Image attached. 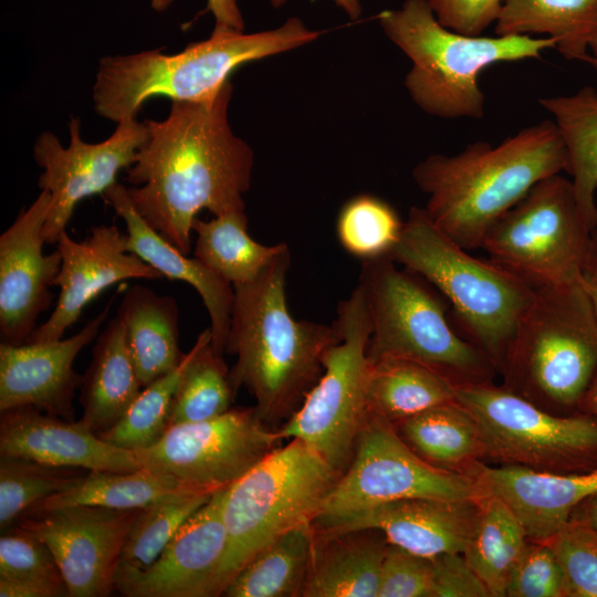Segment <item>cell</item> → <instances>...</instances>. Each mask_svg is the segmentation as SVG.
Returning <instances> with one entry per match:
<instances>
[{
    "label": "cell",
    "mask_w": 597,
    "mask_h": 597,
    "mask_svg": "<svg viewBox=\"0 0 597 597\" xmlns=\"http://www.w3.org/2000/svg\"><path fill=\"white\" fill-rule=\"evenodd\" d=\"M232 88L229 81L211 97L172 101L165 119L144 121L147 137L127 168L133 206L185 254L200 211H245L254 153L230 126Z\"/></svg>",
    "instance_id": "1"
},
{
    "label": "cell",
    "mask_w": 597,
    "mask_h": 597,
    "mask_svg": "<svg viewBox=\"0 0 597 597\" xmlns=\"http://www.w3.org/2000/svg\"><path fill=\"white\" fill-rule=\"evenodd\" d=\"M290 249L252 282L233 285L234 301L224 354L235 356L229 371L237 391L244 386L268 425L285 422L323 373L325 353L341 339L333 322L297 321L286 304Z\"/></svg>",
    "instance_id": "2"
},
{
    "label": "cell",
    "mask_w": 597,
    "mask_h": 597,
    "mask_svg": "<svg viewBox=\"0 0 597 597\" xmlns=\"http://www.w3.org/2000/svg\"><path fill=\"white\" fill-rule=\"evenodd\" d=\"M567 169V151L554 121L521 129L496 146L469 144L455 155L433 154L412 178L427 195L432 222L460 247L482 248L491 227L538 181Z\"/></svg>",
    "instance_id": "3"
},
{
    "label": "cell",
    "mask_w": 597,
    "mask_h": 597,
    "mask_svg": "<svg viewBox=\"0 0 597 597\" xmlns=\"http://www.w3.org/2000/svg\"><path fill=\"white\" fill-rule=\"evenodd\" d=\"M320 35L294 17L276 29L254 33L213 30L208 39L176 54L148 50L103 56L93 85L94 108L102 117L119 123L136 118L151 97L171 102L208 98L243 64L297 49Z\"/></svg>",
    "instance_id": "4"
},
{
    "label": "cell",
    "mask_w": 597,
    "mask_h": 597,
    "mask_svg": "<svg viewBox=\"0 0 597 597\" xmlns=\"http://www.w3.org/2000/svg\"><path fill=\"white\" fill-rule=\"evenodd\" d=\"M379 24L411 61L404 85L425 113L448 119L484 115L480 73L499 62L540 59L555 49L552 38L530 35L471 36L441 25L427 0H405L384 10Z\"/></svg>",
    "instance_id": "5"
},
{
    "label": "cell",
    "mask_w": 597,
    "mask_h": 597,
    "mask_svg": "<svg viewBox=\"0 0 597 597\" xmlns=\"http://www.w3.org/2000/svg\"><path fill=\"white\" fill-rule=\"evenodd\" d=\"M390 258L446 298L463 336L501 373L535 290L491 259L471 255L420 207L410 208Z\"/></svg>",
    "instance_id": "6"
},
{
    "label": "cell",
    "mask_w": 597,
    "mask_h": 597,
    "mask_svg": "<svg viewBox=\"0 0 597 597\" xmlns=\"http://www.w3.org/2000/svg\"><path fill=\"white\" fill-rule=\"evenodd\" d=\"M371 332L367 354L422 363L459 386L492 383L489 357L451 325L443 297L390 256L363 261L357 284Z\"/></svg>",
    "instance_id": "7"
},
{
    "label": "cell",
    "mask_w": 597,
    "mask_h": 597,
    "mask_svg": "<svg viewBox=\"0 0 597 597\" xmlns=\"http://www.w3.org/2000/svg\"><path fill=\"white\" fill-rule=\"evenodd\" d=\"M501 373L504 387L544 409L582 402L597 373V320L582 281L535 290Z\"/></svg>",
    "instance_id": "8"
},
{
    "label": "cell",
    "mask_w": 597,
    "mask_h": 597,
    "mask_svg": "<svg viewBox=\"0 0 597 597\" xmlns=\"http://www.w3.org/2000/svg\"><path fill=\"white\" fill-rule=\"evenodd\" d=\"M339 476L310 446L291 439L228 486L222 504L228 533L223 589L264 546L312 523Z\"/></svg>",
    "instance_id": "9"
},
{
    "label": "cell",
    "mask_w": 597,
    "mask_h": 597,
    "mask_svg": "<svg viewBox=\"0 0 597 597\" xmlns=\"http://www.w3.org/2000/svg\"><path fill=\"white\" fill-rule=\"evenodd\" d=\"M591 233L570 179L561 174L538 181L486 233L482 248L533 290L583 279Z\"/></svg>",
    "instance_id": "10"
},
{
    "label": "cell",
    "mask_w": 597,
    "mask_h": 597,
    "mask_svg": "<svg viewBox=\"0 0 597 597\" xmlns=\"http://www.w3.org/2000/svg\"><path fill=\"white\" fill-rule=\"evenodd\" d=\"M334 323L341 339L325 353L320 379L276 431L282 439L305 442L342 474L352 461L368 416L367 349L371 326L358 285L339 301Z\"/></svg>",
    "instance_id": "11"
},
{
    "label": "cell",
    "mask_w": 597,
    "mask_h": 597,
    "mask_svg": "<svg viewBox=\"0 0 597 597\" xmlns=\"http://www.w3.org/2000/svg\"><path fill=\"white\" fill-rule=\"evenodd\" d=\"M455 400L478 425L482 458L503 465L562 472L597 451V421L590 417L555 416L492 383L459 386Z\"/></svg>",
    "instance_id": "12"
},
{
    "label": "cell",
    "mask_w": 597,
    "mask_h": 597,
    "mask_svg": "<svg viewBox=\"0 0 597 597\" xmlns=\"http://www.w3.org/2000/svg\"><path fill=\"white\" fill-rule=\"evenodd\" d=\"M482 495L469 473L426 462L407 446L392 423L368 412L348 468L313 522L400 499L476 500Z\"/></svg>",
    "instance_id": "13"
},
{
    "label": "cell",
    "mask_w": 597,
    "mask_h": 597,
    "mask_svg": "<svg viewBox=\"0 0 597 597\" xmlns=\"http://www.w3.org/2000/svg\"><path fill=\"white\" fill-rule=\"evenodd\" d=\"M282 440L255 407L231 408L211 419L170 426L155 444L135 453L142 468L213 493L230 486Z\"/></svg>",
    "instance_id": "14"
},
{
    "label": "cell",
    "mask_w": 597,
    "mask_h": 597,
    "mask_svg": "<svg viewBox=\"0 0 597 597\" xmlns=\"http://www.w3.org/2000/svg\"><path fill=\"white\" fill-rule=\"evenodd\" d=\"M80 119L71 118L70 145L64 147L51 132L39 135L33 146L36 164L43 168L38 186L51 195L43 227L45 243L55 244L76 205L93 195H103L116 182L117 174L129 168L147 137L145 123L135 118L117 123L104 142L86 143L80 135Z\"/></svg>",
    "instance_id": "15"
},
{
    "label": "cell",
    "mask_w": 597,
    "mask_h": 597,
    "mask_svg": "<svg viewBox=\"0 0 597 597\" xmlns=\"http://www.w3.org/2000/svg\"><path fill=\"white\" fill-rule=\"evenodd\" d=\"M137 512L83 504L31 509L14 525L48 545L69 597H106L115 590L119 556Z\"/></svg>",
    "instance_id": "16"
},
{
    "label": "cell",
    "mask_w": 597,
    "mask_h": 597,
    "mask_svg": "<svg viewBox=\"0 0 597 597\" xmlns=\"http://www.w3.org/2000/svg\"><path fill=\"white\" fill-rule=\"evenodd\" d=\"M226 489L216 491L181 525L148 567L117 569L115 590L126 597L221 596L228 551L222 516Z\"/></svg>",
    "instance_id": "17"
},
{
    "label": "cell",
    "mask_w": 597,
    "mask_h": 597,
    "mask_svg": "<svg viewBox=\"0 0 597 597\" xmlns=\"http://www.w3.org/2000/svg\"><path fill=\"white\" fill-rule=\"evenodd\" d=\"M50 206V192L41 190L0 235L1 343H27L39 326L40 314L53 303L50 287L60 272L62 258L57 249L43 253L42 232Z\"/></svg>",
    "instance_id": "18"
},
{
    "label": "cell",
    "mask_w": 597,
    "mask_h": 597,
    "mask_svg": "<svg viewBox=\"0 0 597 597\" xmlns=\"http://www.w3.org/2000/svg\"><path fill=\"white\" fill-rule=\"evenodd\" d=\"M126 233L115 224L92 227L83 241L66 231L56 241L62 263L53 286L60 294L49 318L39 325L27 343L61 339L81 316L83 308L107 287L129 279L164 277L143 259L126 249Z\"/></svg>",
    "instance_id": "19"
},
{
    "label": "cell",
    "mask_w": 597,
    "mask_h": 597,
    "mask_svg": "<svg viewBox=\"0 0 597 597\" xmlns=\"http://www.w3.org/2000/svg\"><path fill=\"white\" fill-rule=\"evenodd\" d=\"M113 300L76 334L56 341L0 344V410L30 406L73 421L72 405L82 377L73 369L81 349L94 341Z\"/></svg>",
    "instance_id": "20"
},
{
    "label": "cell",
    "mask_w": 597,
    "mask_h": 597,
    "mask_svg": "<svg viewBox=\"0 0 597 597\" xmlns=\"http://www.w3.org/2000/svg\"><path fill=\"white\" fill-rule=\"evenodd\" d=\"M479 499H400L315 521L312 527L321 533L375 528L384 534L388 544L427 558L446 553L463 554L478 523Z\"/></svg>",
    "instance_id": "21"
},
{
    "label": "cell",
    "mask_w": 597,
    "mask_h": 597,
    "mask_svg": "<svg viewBox=\"0 0 597 597\" xmlns=\"http://www.w3.org/2000/svg\"><path fill=\"white\" fill-rule=\"evenodd\" d=\"M0 457L87 471L140 469L136 453L103 440L81 426L24 406L1 411Z\"/></svg>",
    "instance_id": "22"
},
{
    "label": "cell",
    "mask_w": 597,
    "mask_h": 597,
    "mask_svg": "<svg viewBox=\"0 0 597 597\" xmlns=\"http://www.w3.org/2000/svg\"><path fill=\"white\" fill-rule=\"evenodd\" d=\"M469 474L483 494L501 499L516 515L530 541L547 542L576 506L597 493V469L586 473L537 471L476 462Z\"/></svg>",
    "instance_id": "23"
},
{
    "label": "cell",
    "mask_w": 597,
    "mask_h": 597,
    "mask_svg": "<svg viewBox=\"0 0 597 597\" xmlns=\"http://www.w3.org/2000/svg\"><path fill=\"white\" fill-rule=\"evenodd\" d=\"M103 196L126 224L127 251L138 255L164 277L186 282L198 292L210 320L211 346L223 356L234 301L233 285L154 230L133 206L124 185L115 182Z\"/></svg>",
    "instance_id": "24"
},
{
    "label": "cell",
    "mask_w": 597,
    "mask_h": 597,
    "mask_svg": "<svg viewBox=\"0 0 597 597\" xmlns=\"http://www.w3.org/2000/svg\"><path fill=\"white\" fill-rule=\"evenodd\" d=\"M302 597H377L388 548L375 528L315 532Z\"/></svg>",
    "instance_id": "25"
},
{
    "label": "cell",
    "mask_w": 597,
    "mask_h": 597,
    "mask_svg": "<svg viewBox=\"0 0 597 597\" xmlns=\"http://www.w3.org/2000/svg\"><path fill=\"white\" fill-rule=\"evenodd\" d=\"M80 388L83 413L77 422L96 434L115 426L140 394L143 387L117 315L95 338Z\"/></svg>",
    "instance_id": "26"
},
{
    "label": "cell",
    "mask_w": 597,
    "mask_h": 597,
    "mask_svg": "<svg viewBox=\"0 0 597 597\" xmlns=\"http://www.w3.org/2000/svg\"><path fill=\"white\" fill-rule=\"evenodd\" d=\"M126 343L142 387L179 366V310L176 300L135 284L119 304Z\"/></svg>",
    "instance_id": "27"
},
{
    "label": "cell",
    "mask_w": 597,
    "mask_h": 597,
    "mask_svg": "<svg viewBox=\"0 0 597 597\" xmlns=\"http://www.w3.org/2000/svg\"><path fill=\"white\" fill-rule=\"evenodd\" d=\"M366 395L368 412L395 425L454 401L457 385L422 363L386 356L370 360Z\"/></svg>",
    "instance_id": "28"
},
{
    "label": "cell",
    "mask_w": 597,
    "mask_h": 597,
    "mask_svg": "<svg viewBox=\"0 0 597 597\" xmlns=\"http://www.w3.org/2000/svg\"><path fill=\"white\" fill-rule=\"evenodd\" d=\"M553 116L567 151L577 203L590 231L597 229V90L584 86L575 94L541 98Z\"/></svg>",
    "instance_id": "29"
},
{
    "label": "cell",
    "mask_w": 597,
    "mask_h": 597,
    "mask_svg": "<svg viewBox=\"0 0 597 597\" xmlns=\"http://www.w3.org/2000/svg\"><path fill=\"white\" fill-rule=\"evenodd\" d=\"M394 427L417 455L437 468L468 473L482 458L478 425L457 400L421 411Z\"/></svg>",
    "instance_id": "30"
},
{
    "label": "cell",
    "mask_w": 597,
    "mask_h": 597,
    "mask_svg": "<svg viewBox=\"0 0 597 597\" xmlns=\"http://www.w3.org/2000/svg\"><path fill=\"white\" fill-rule=\"evenodd\" d=\"M596 27L597 0H504L495 34H547L565 59L585 61Z\"/></svg>",
    "instance_id": "31"
},
{
    "label": "cell",
    "mask_w": 597,
    "mask_h": 597,
    "mask_svg": "<svg viewBox=\"0 0 597 597\" xmlns=\"http://www.w3.org/2000/svg\"><path fill=\"white\" fill-rule=\"evenodd\" d=\"M211 493L171 474L140 468L129 472L90 471L69 490L49 496L32 509L94 505L139 510L196 493Z\"/></svg>",
    "instance_id": "32"
},
{
    "label": "cell",
    "mask_w": 597,
    "mask_h": 597,
    "mask_svg": "<svg viewBox=\"0 0 597 597\" xmlns=\"http://www.w3.org/2000/svg\"><path fill=\"white\" fill-rule=\"evenodd\" d=\"M313 537L312 523L298 525L280 535L239 569L221 596L302 597Z\"/></svg>",
    "instance_id": "33"
},
{
    "label": "cell",
    "mask_w": 597,
    "mask_h": 597,
    "mask_svg": "<svg viewBox=\"0 0 597 597\" xmlns=\"http://www.w3.org/2000/svg\"><path fill=\"white\" fill-rule=\"evenodd\" d=\"M193 256L232 285L254 281L282 252L290 249L284 242L268 245L248 233L245 211H233L206 221L196 218Z\"/></svg>",
    "instance_id": "34"
},
{
    "label": "cell",
    "mask_w": 597,
    "mask_h": 597,
    "mask_svg": "<svg viewBox=\"0 0 597 597\" xmlns=\"http://www.w3.org/2000/svg\"><path fill=\"white\" fill-rule=\"evenodd\" d=\"M473 536L463 556L491 597H503L530 540L520 520L498 496L483 494Z\"/></svg>",
    "instance_id": "35"
},
{
    "label": "cell",
    "mask_w": 597,
    "mask_h": 597,
    "mask_svg": "<svg viewBox=\"0 0 597 597\" xmlns=\"http://www.w3.org/2000/svg\"><path fill=\"white\" fill-rule=\"evenodd\" d=\"M208 327L185 353V365L174 394L168 428L218 417L231 409L235 394L229 369L212 346Z\"/></svg>",
    "instance_id": "36"
},
{
    "label": "cell",
    "mask_w": 597,
    "mask_h": 597,
    "mask_svg": "<svg viewBox=\"0 0 597 597\" xmlns=\"http://www.w3.org/2000/svg\"><path fill=\"white\" fill-rule=\"evenodd\" d=\"M90 471L43 464L36 461L0 457V530L45 499L77 484Z\"/></svg>",
    "instance_id": "37"
},
{
    "label": "cell",
    "mask_w": 597,
    "mask_h": 597,
    "mask_svg": "<svg viewBox=\"0 0 597 597\" xmlns=\"http://www.w3.org/2000/svg\"><path fill=\"white\" fill-rule=\"evenodd\" d=\"M402 226L389 203L371 195H358L342 207L336 234L342 248L363 262L390 256Z\"/></svg>",
    "instance_id": "38"
},
{
    "label": "cell",
    "mask_w": 597,
    "mask_h": 597,
    "mask_svg": "<svg viewBox=\"0 0 597 597\" xmlns=\"http://www.w3.org/2000/svg\"><path fill=\"white\" fill-rule=\"evenodd\" d=\"M213 493L190 494L139 509L126 536L117 569L148 567Z\"/></svg>",
    "instance_id": "39"
},
{
    "label": "cell",
    "mask_w": 597,
    "mask_h": 597,
    "mask_svg": "<svg viewBox=\"0 0 597 597\" xmlns=\"http://www.w3.org/2000/svg\"><path fill=\"white\" fill-rule=\"evenodd\" d=\"M184 365L185 354L178 367L144 387L122 419L98 436L134 452L155 444L168 429L171 402Z\"/></svg>",
    "instance_id": "40"
},
{
    "label": "cell",
    "mask_w": 597,
    "mask_h": 597,
    "mask_svg": "<svg viewBox=\"0 0 597 597\" xmlns=\"http://www.w3.org/2000/svg\"><path fill=\"white\" fill-rule=\"evenodd\" d=\"M547 543L564 575L565 597H597V531L569 519Z\"/></svg>",
    "instance_id": "41"
},
{
    "label": "cell",
    "mask_w": 597,
    "mask_h": 597,
    "mask_svg": "<svg viewBox=\"0 0 597 597\" xmlns=\"http://www.w3.org/2000/svg\"><path fill=\"white\" fill-rule=\"evenodd\" d=\"M0 578L64 582L48 545L18 525L1 532Z\"/></svg>",
    "instance_id": "42"
},
{
    "label": "cell",
    "mask_w": 597,
    "mask_h": 597,
    "mask_svg": "<svg viewBox=\"0 0 597 597\" xmlns=\"http://www.w3.org/2000/svg\"><path fill=\"white\" fill-rule=\"evenodd\" d=\"M505 596L565 597L564 575L547 542H528L509 580Z\"/></svg>",
    "instance_id": "43"
},
{
    "label": "cell",
    "mask_w": 597,
    "mask_h": 597,
    "mask_svg": "<svg viewBox=\"0 0 597 597\" xmlns=\"http://www.w3.org/2000/svg\"><path fill=\"white\" fill-rule=\"evenodd\" d=\"M431 558L388 545L377 597H431Z\"/></svg>",
    "instance_id": "44"
},
{
    "label": "cell",
    "mask_w": 597,
    "mask_h": 597,
    "mask_svg": "<svg viewBox=\"0 0 597 597\" xmlns=\"http://www.w3.org/2000/svg\"><path fill=\"white\" fill-rule=\"evenodd\" d=\"M438 22L454 32L478 36L496 22L504 0H427Z\"/></svg>",
    "instance_id": "45"
},
{
    "label": "cell",
    "mask_w": 597,
    "mask_h": 597,
    "mask_svg": "<svg viewBox=\"0 0 597 597\" xmlns=\"http://www.w3.org/2000/svg\"><path fill=\"white\" fill-rule=\"evenodd\" d=\"M431 564V597H491L462 553L441 554Z\"/></svg>",
    "instance_id": "46"
},
{
    "label": "cell",
    "mask_w": 597,
    "mask_h": 597,
    "mask_svg": "<svg viewBox=\"0 0 597 597\" xmlns=\"http://www.w3.org/2000/svg\"><path fill=\"white\" fill-rule=\"evenodd\" d=\"M1 597H62L69 591L64 582L49 579L0 578Z\"/></svg>",
    "instance_id": "47"
},
{
    "label": "cell",
    "mask_w": 597,
    "mask_h": 597,
    "mask_svg": "<svg viewBox=\"0 0 597 597\" xmlns=\"http://www.w3.org/2000/svg\"><path fill=\"white\" fill-rule=\"evenodd\" d=\"M174 0H150L151 8L156 11L166 10ZM206 11H210L214 18L217 31H244V21L237 0H207Z\"/></svg>",
    "instance_id": "48"
},
{
    "label": "cell",
    "mask_w": 597,
    "mask_h": 597,
    "mask_svg": "<svg viewBox=\"0 0 597 597\" xmlns=\"http://www.w3.org/2000/svg\"><path fill=\"white\" fill-rule=\"evenodd\" d=\"M287 0H270L273 8L282 7ZM344 12L353 20H356L362 14L360 0H333Z\"/></svg>",
    "instance_id": "49"
},
{
    "label": "cell",
    "mask_w": 597,
    "mask_h": 597,
    "mask_svg": "<svg viewBox=\"0 0 597 597\" xmlns=\"http://www.w3.org/2000/svg\"><path fill=\"white\" fill-rule=\"evenodd\" d=\"M582 504H585L584 514L579 521L597 531V493L588 498Z\"/></svg>",
    "instance_id": "50"
},
{
    "label": "cell",
    "mask_w": 597,
    "mask_h": 597,
    "mask_svg": "<svg viewBox=\"0 0 597 597\" xmlns=\"http://www.w3.org/2000/svg\"><path fill=\"white\" fill-rule=\"evenodd\" d=\"M580 405H583L588 412L597 416V373L584 395Z\"/></svg>",
    "instance_id": "51"
},
{
    "label": "cell",
    "mask_w": 597,
    "mask_h": 597,
    "mask_svg": "<svg viewBox=\"0 0 597 597\" xmlns=\"http://www.w3.org/2000/svg\"><path fill=\"white\" fill-rule=\"evenodd\" d=\"M584 274L597 275V229L591 233L590 247Z\"/></svg>",
    "instance_id": "52"
},
{
    "label": "cell",
    "mask_w": 597,
    "mask_h": 597,
    "mask_svg": "<svg viewBox=\"0 0 597 597\" xmlns=\"http://www.w3.org/2000/svg\"><path fill=\"white\" fill-rule=\"evenodd\" d=\"M582 283L589 296L597 320V275L584 274Z\"/></svg>",
    "instance_id": "53"
},
{
    "label": "cell",
    "mask_w": 597,
    "mask_h": 597,
    "mask_svg": "<svg viewBox=\"0 0 597 597\" xmlns=\"http://www.w3.org/2000/svg\"><path fill=\"white\" fill-rule=\"evenodd\" d=\"M589 50H590V54H588V56L585 59L586 60H591V61H595L597 62V27L594 31V34L590 39V42H589Z\"/></svg>",
    "instance_id": "54"
},
{
    "label": "cell",
    "mask_w": 597,
    "mask_h": 597,
    "mask_svg": "<svg viewBox=\"0 0 597 597\" xmlns=\"http://www.w3.org/2000/svg\"><path fill=\"white\" fill-rule=\"evenodd\" d=\"M585 62H587L588 64H590V65L594 67V70L597 72V62L591 61V60H586Z\"/></svg>",
    "instance_id": "55"
}]
</instances>
